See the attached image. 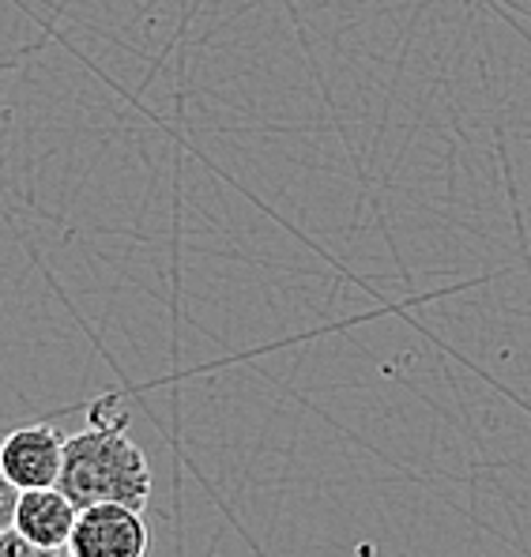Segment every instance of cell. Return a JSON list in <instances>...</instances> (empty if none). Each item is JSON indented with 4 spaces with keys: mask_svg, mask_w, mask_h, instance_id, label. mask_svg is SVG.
Listing matches in <instances>:
<instances>
[{
    "mask_svg": "<svg viewBox=\"0 0 531 557\" xmlns=\"http://www.w3.org/2000/svg\"><path fill=\"white\" fill-rule=\"evenodd\" d=\"M57 486L72 497L76 509L87 505H133L147 509L151 497V467L144 448L128 437V418H91V425L64 437V463Z\"/></svg>",
    "mask_w": 531,
    "mask_h": 557,
    "instance_id": "1",
    "label": "cell"
},
{
    "mask_svg": "<svg viewBox=\"0 0 531 557\" xmlns=\"http://www.w3.org/2000/svg\"><path fill=\"white\" fill-rule=\"evenodd\" d=\"M147 550H151V528L144 509L118 502L79 509L69 539V557H147Z\"/></svg>",
    "mask_w": 531,
    "mask_h": 557,
    "instance_id": "2",
    "label": "cell"
},
{
    "mask_svg": "<svg viewBox=\"0 0 531 557\" xmlns=\"http://www.w3.org/2000/svg\"><path fill=\"white\" fill-rule=\"evenodd\" d=\"M64 463V437L46 422L20 425L0 441V471L15 490L57 486Z\"/></svg>",
    "mask_w": 531,
    "mask_h": 557,
    "instance_id": "3",
    "label": "cell"
},
{
    "mask_svg": "<svg viewBox=\"0 0 531 557\" xmlns=\"http://www.w3.org/2000/svg\"><path fill=\"white\" fill-rule=\"evenodd\" d=\"M79 509L61 486L42 490H20V505H15V523L23 539L38 546H53V550H69L72 528H76Z\"/></svg>",
    "mask_w": 531,
    "mask_h": 557,
    "instance_id": "4",
    "label": "cell"
},
{
    "mask_svg": "<svg viewBox=\"0 0 531 557\" xmlns=\"http://www.w3.org/2000/svg\"><path fill=\"white\" fill-rule=\"evenodd\" d=\"M64 4L69 0H0V69L42 42L49 20L61 15Z\"/></svg>",
    "mask_w": 531,
    "mask_h": 557,
    "instance_id": "5",
    "label": "cell"
},
{
    "mask_svg": "<svg viewBox=\"0 0 531 557\" xmlns=\"http://www.w3.org/2000/svg\"><path fill=\"white\" fill-rule=\"evenodd\" d=\"M0 557H64V550H53V546H38L30 539H23L15 528L0 531Z\"/></svg>",
    "mask_w": 531,
    "mask_h": 557,
    "instance_id": "6",
    "label": "cell"
},
{
    "mask_svg": "<svg viewBox=\"0 0 531 557\" xmlns=\"http://www.w3.org/2000/svg\"><path fill=\"white\" fill-rule=\"evenodd\" d=\"M15 505H20V490L8 482V474L0 471V531H8L15 523Z\"/></svg>",
    "mask_w": 531,
    "mask_h": 557,
    "instance_id": "7",
    "label": "cell"
}]
</instances>
